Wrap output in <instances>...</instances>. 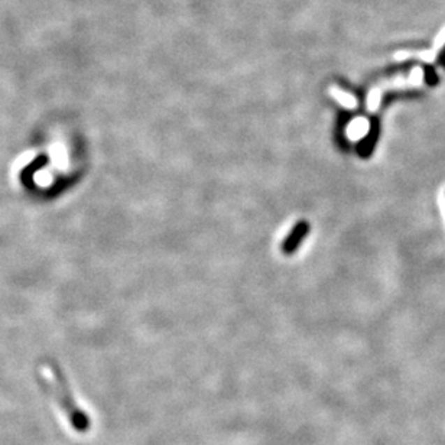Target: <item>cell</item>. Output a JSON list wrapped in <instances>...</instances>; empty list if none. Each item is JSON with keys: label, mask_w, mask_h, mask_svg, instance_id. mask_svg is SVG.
<instances>
[{"label": "cell", "mask_w": 445, "mask_h": 445, "mask_svg": "<svg viewBox=\"0 0 445 445\" xmlns=\"http://www.w3.org/2000/svg\"><path fill=\"white\" fill-rule=\"evenodd\" d=\"M301 228H302V227H300V230L295 233V235H296V236L291 238V240L288 242V247H293V246L296 245V242H298V240H300V239L302 238V230H301Z\"/></svg>", "instance_id": "obj_6"}, {"label": "cell", "mask_w": 445, "mask_h": 445, "mask_svg": "<svg viewBox=\"0 0 445 445\" xmlns=\"http://www.w3.org/2000/svg\"><path fill=\"white\" fill-rule=\"evenodd\" d=\"M422 67H423V78H425V82L428 84V86L435 87L439 81V77H438L435 68L432 66H428V64H425V66H422Z\"/></svg>", "instance_id": "obj_5"}, {"label": "cell", "mask_w": 445, "mask_h": 445, "mask_svg": "<svg viewBox=\"0 0 445 445\" xmlns=\"http://www.w3.org/2000/svg\"><path fill=\"white\" fill-rule=\"evenodd\" d=\"M50 373L51 376L54 377V386H55V393L59 399V404L62 405V408L66 409L67 415L70 416V421L74 425V428L80 432H84L87 431L89 427H90V421H89V416L81 412L78 409V407L75 405L74 399L71 397L70 395V391L67 388V384L64 381V377L62 374L55 369V367H50Z\"/></svg>", "instance_id": "obj_1"}, {"label": "cell", "mask_w": 445, "mask_h": 445, "mask_svg": "<svg viewBox=\"0 0 445 445\" xmlns=\"http://www.w3.org/2000/svg\"><path fill=\"white\" fill-rule=\"evenodd\" d=\"M419 94H422V93H421V92H415V90H412V92L388 93V94H385L384 99H381V105H385L388 101L396 100V99H400V97H404V99H416V97H419Z\"/></svg>", "instance_id": "obj_4"}, {"label": "cell", "mask_w": 445, "mask_h": 445, "mask_svg": "<svg viewBox=\"0 0 445 445\" xmlns=\"http://www.w3.org/2000/svg\"><path fill=\"white\" fill-rule=\"evenodd\" d=\"M437 64H438L439 67L445 68V45L442 47V50L439 51V54H438V57H437Z\"/></svg>", "instance_id": "obj_7"}, {"label": "cell", "mask_w": 445, "mask_h": 445, "mask_svg": "<svg viewBox=\"0 0 445 445\" xmlns=\"http://www.w3.org/2000/svg\"><path fill=\"white\" fill-rule=\"evenodd\" d=\"M331 94L340 101L342 104H344L346 105V109H353V104L356 103L354 101V99L353 97H350L346 92H343L342 89H338V87H331Z\"/></svg>", "instance_id": "obj_3"}, {"label": "cell", "mask_w": 445, "mask_h": 445, "mask_svg": "<svg viewBox=\"0 0 445 445\" xmlns=\"http://www.w3.org/2000/svg\"><path fill=\"white\" fill-rule=\"evenodd\" d=\"M379 133H380V124H379V120L374 117L372 120V123H370V129H369L367 136L363 139V142L360 143V146H358L360 155L369 156L372 154V151L374 149V146H376V142L379 139Z\"/></svg>", "instance_id": "obj_2"}]
</instances>
